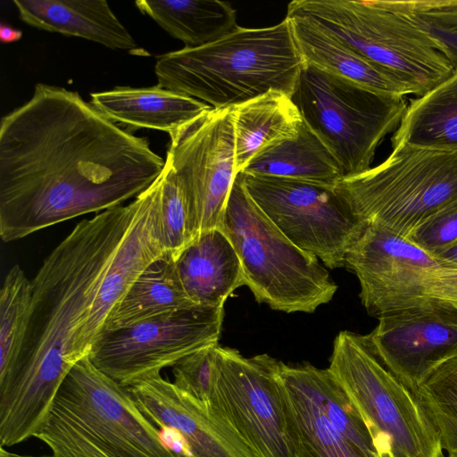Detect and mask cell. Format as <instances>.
Masks as SVG:
<instances>
[{
  "label": "cell",
  "instance_id": "39",
  "mask_svg": "<svg viewBox=\"0 0 457 457\" xmlns=\"http://www.w3.org/2000/svg\"><path fill=\"white\" fill-rule=\"evenodd\" d=\"M0 457H53V456H31V455H22L16 453H12L4 449V447H0Z\"/></svg>",
  "mask_w": 457,
  "mask_h": 457
},
{
  "label": "cell",
  "instance_id": "33",
  "mask_svg": "<svg viewBox=\"0 0 457 457\" xmlns=\"http://www.w3.org/2000/svg\"><path fill=\"white\" fill-rule=\"evenodd\" d=\"M218 345L200 349L172 367L176 386L207 406L215 378Z\"/></svg>",
  "mask_w": 457,
  "mask_h": 457
},
{
  "label": "cell",
  "instance_id": "1",
  "mask_svg": "<svg viewBox=\"0 0 457 457\" xmlns=\"http://www.w3.org/2000/svg\"><path fill=\"white\" fill-rule=\"evenodd\" d=\"M165 161L75 91L37 83L0 122V236L25 237L136 198Z\"/></svg>",
  "mask_w": 457,
  "mask_h": 457
},
{
  "label": "cell",
  "instance_id": "18",
  "mask_svg": "<svg viewBox=\"0 0 457 457\" xmlns=\"http://www.w3.org/2000/svg\"><path fill=\"white\" fill-rule=\"evenodd\" d=\"M20 19L38 29L82 37L110 49L139 47L104 0H13Z\"/></svg>",
  "mask_w": 457,
  "mask_h": 457
},
{
  "label": "cell",
  "instance_id": "20",
  "mask_svg": "<svg viewBox=\"0 0 457 457\" xmlns=\"http://www.w3.org/2000/svg\"><path fill=\"white\" fill-rule=\"evenodd\" d=\"M90 104L113 122L169 135L212 107L196 98L161 87H117L90 95Z\"/></svg>",
  "mask_w": 457,
  "mask_h": 457
},
{
  "label": "cell",
  "instance_id": "6",
  "mask_svg": "<svg viewBox=\"0 0 457 457\" xmlns=\"http://www.w3.org/2000/svg\"><path fill=\"white\" fill-rule=\"evenodd\" d=\"M220 228L241 261L245 286L272 310L313 312L332 300L337 284L319 259L295 245L262 212L237 174Z\"/></svg>",
  "mask_w": 457,
  "mask_h": 457
},
{
  "label": "cell",
  "instance_id": "5",
  "mask_svg": "<svg viewBox=\"0 0 457 457\" xmlns=\"http://www.w3.org/2000/svg\"><path fill=\"white\" fill-rule=\"evenodd\" d=\"M287 14L308 18L397 77L416 97L455 71L431 36L398 11L392 0H294Z\"/></svg>",
  "mask_w": 457,
  "mask_h": 457
},
{
  "label": "cell",
  "instance_id": "7",
  "mask_svg": "<svg viewBox=\"0 0 457 457\" xmlns=\"http://www.w3.org/2000/svg\"><path fill=\"white\" fill-rule=\"evenodd\" d=\"M328 370L359 411L377 457H444L437 430L418 398L380 362L365 336L336 337Z\"/></svg>",
  "mask_w": 457,
  "mask_h": 457
},
{
  "label": "cell",
  "instance_id": "30",
  "mask_svg": "<svg viewBox=\"0 0 457 457\" xmlns=\"http://www.w3.org/2000/svg\"><path fill=\"white\" fill-rule=\"evenodd\" d=\"M414 395L437 430L443 450L457 452V355L436 368Z\"/></svg>",
  "mask_w": 457,
  "mask_h": 457
},
{
  "label": "cell",
  "instance_id": "16",
  "mask_svg": "<svg viewBox=\"0 0 457 457\" xmlns=\"http://www.w3.org/2000/svg\"><path fill=\"white\" fill-rule=\"evenodd\" d=\"M136 217L102 281L90 313L73 345L77 361L88 355L106 320L137 278L154 262L167 256L160 216L159 178L139 195Z\"/></svg>",
  "mask_w": 457,
  "mask_h": 457
},
{
  "label": "cell",
  "instance_id": "34",
  "mask_svg": "<svg viewBox=\"0 0 457 457\" xmlns=\"http://www.w3.org/2000/svg\"><path fill=\"white\" fill-rule=\"evenodd\" d=\"M407 238L432 255L457 244V200L424 220Z\"/></svg>",
  "mask_w": 457,
  "mask_h": 457
},
{
  "label": "cell",
  "instance_id": "13",
  "mask_svg": "<svg viewBox=\"0 0 457 457\" xmlns=\"http://www.w3.org/2000/svg\"><path fill=\"white\" fill-rule=\"evenodd\" d=\"M170 138L165 161L186 191L197 237L220 228L237 176L230 108H212Z\"/></svg>",
  "mask_w": 457,
  "mask_h": 457
},
{
  "label": "cell",
  "instance_id": "14",
  "mask_svg": "<svg viewBox=\"0 0 457 457\" xmlns=\"http://www.w3.org/2000/svg\"><path fill=\"white\" fill-rule=\"evenodd\" d=\"M440 266L408 238L374 224L351 246L345 263L360 282L362 305L376 318L429 302L427 277Z\"/></svg>",
  "mask_w": 457,
  "mask_h": 457
},
{
  "label": "cell",
  "instance_id": "11",
  "mask_svg": "<svg viewBox=\"0 0 457 457\" xmlns=\"http://www.w3.org/2000/svg\"><path fill=\"white\" fill-rule=\"evenodd\" d=\"M280 361L267 353L244 357L219 345L209 407L242 438L253 457H294Z\"/></svg>",
  "mask_w": 457,
  "mask_h": 457
},
{
  "label": "cell",
  "instance_id": "12",
  "mask_svg": "<svg viewBox=\"0 0 457 457\" xmlns=\"http://www.w3.org/2000/svg\"><path fill=\"white\" fill-rule=\"evenodd\" d=\"M224 308H194L105 331L88 357L101 372L124 387L161 375L186 356L218 345Z\"/></svg>",
  "mask_w": 457,
  "mask_h": 457
},
{
  "label": "cell",
  "instance_id": "8",
  "mask_svg": "<svg viewBox=\"0 0 457 457\" xmlns=\"http://www.w3.org/2000/svg\"><path fill=\"white\" fill-rule=\"evenodd\" d=\"M354 213L401 237L457 200V153L401 145L335 187Z\"/></svg>",
  "mask_w": 457,
  "mask_h": 457
},
{
  "label": "cell",
  "instance_id": "32",
  "mask_svg": "<svg viewBox=\"0 0 457 457\" xmlns=\"http://www.w3.org/2000/svg\"><path fill=\"white\" fill-rule=\"evenodd\" d=\"M392 3L398 11L431 36L441 52L457 69V27L444 16L438 0H392Z\"/></svg>",
  "mask_w": 457,
  "mask_h": 457
},
{
  "label": "cell",
  "instance_id": "36",
  "mask_svg": "<svg viewBox=\"0 0 457 457\" xmlns=\"http://www.w3.org/2000/svg\"><path fill=\"white\" fill-rule=\"evenodd\" d=\"M438 5L447 21L457 27V0H438Z\"/></svg>",
  "mask_w": 457,
  "mask_h": 457
},
{
  "label": "cell",
  "instance_id": "37",
  "mask_svg": "<svg viewBox=\"0 0 457 457\" xmlns=\"http://www.w3.org/2000/svg\"><path fill=\"white\" fill-rule=\"evenodd\" d=\"M22 31L11 27L4 22L0 25V40L4 44L13 43L20 40Z\"/></svg>",
  "mask_w": 457,
  "mask_h": 457
},
{
  "label": "cell",
  "instance_id": "21",
  "mask_svg": "<svg viewBox=\"0 0 457 457\" xmlns=\"http://www.w3.org/2000/svg\"><path fill=\"white\" fill-rule=\"evenodd\" d=\"M285 18L304 63L377 92L403 97L412 95L397 77L351 50L308 18L291 14Z\"/></svg>",
  "mask_w": 457,
  "mask_h": 457
},
{
  "label": "cell",
  "instance_id": "15",
  "mask_svg": "<svg viewBox=\"0 0 457 457\" xmlns=\"http://www.w3.org/2000/svg\"><path fill=\"white\" fill-rule=\"evenodd\" d=\"M378 319L365 335L380 362L411 392L439 365L457 355V309L432 298L426 304Z\"/></svg>",
  "mask_w": 457,
  "mask_h": 457
},
{
  "label": "cell",
  "instance_id": "9",
  "mask_svg": "<svg viewBox=\"0 0 457 457\" xmlns=\"http://www.w3.org/2000/svg\"><path fill=\"white\" fill-rule=\"evenodd\" d=\"M292 99L344 177L371 168L378 146L398 129L408 104L403 96L374 91L306 63Z\"/></svg>",
  "mask_w": 457,
  "mask_h": 457
},
{
  "label": "cell",
  "instance_id": "38",
  "mask_svg": "<svg viewBox=\"0 0 457 457\" xmlns=\"http://www.w3.org/2000/svg\"><path fill=\"white\" fill-rule=\"evenodd\" d=\"M434 256L443 266L457 267V244Z\"/></svg>",
  "mask_w": 457,
  "mask_h": 457
},
{
  "label": "cell",
  "instance_id": "31",
  "mask_svg": "<svg viewBox=\"0 0 457 457\" xmlns=\"http://www.w3.org/2000/svg\"><path fill=\"white\" fill-rule=\"evenodd\" d=\"M159 182L163 241L167 257L176 262L197 237L196 228L186 191L166 161Z\"/></svg>",
  "mask_w": 457,
  "mask_h": 457
},
{
  "label": "cell",
  "instance_id": "4",
  "mask_svg": "<svg viewBox=\"0 0 457 457\" xmlns=\"http://www.w3.org/2000/svg\"><path fill=\"white\" fill-rule=\"evenodd\" d=\"M34 437L53 457H193L169 444L129 389L97 370L88 355L64 378Z\"/></svg>",
  "mask_w": 457,
  "mask_h": 457
},
{
  "label": "cell",
  "instance_id": "35",
  "mask_svg": "<svg viewBox=\"0 0 457 457\" xmlns=\"http://www.w3.org/2000/svg\"><path fill=\"white\" fill-rule=\"evenodd\" d=\"M427 295L457 309V267L440 266L427 277Z\"/></svg>",
  "mask_w": 457,
  "mask_h": 457
},
{
  "label": "cell",
  "instance_id": "2",
  "mask_svg": "<svg viewBox=\"0 0 457 457\" xmlns=\"http://www.w3.org/2000/svg\"><path fill=\"white\" fill-rule=\"evenodd\" d=\"M139 197L79 221L31 279V315L12 370L0 378V445L26 441L45 423L64 378L78 361L76 337L132 224Z\"/></svg>",
  "mask_w": 457,
  "mask_h": 457
},
{
  "label": "cell",
  "instance_id": "19",
  "mask_svg": "<svg viewBox=\"0 0 457 457\" xmlns=\"http://www.w3.org/2000/svg\"><path fill=\"white\" fill-rule=\"evenodd\" d=\"M175 265L184 289L199 307H223L228 297L245 286L241 261L220 228L198 236Z\"/></svg>",
  "mask_w": 457,
  "mask_h": 457
},
{
  "label": "cell",
  "instance_id": "24",
  "mask_svg": "<svg viewBox=\"0 0 457 457\" xmlns=\"http://www.w3.org/2000/svg\"><path fill=\"white\" fill-rule=\"evenodd\" d=\"M194 308L199 306L184 289L175 262L164 256L150 264L137 278L110 312L103 333Z\"/></svg>",
  "mask_w": 457,
  "mask_h": 457
},
{
  "label": "cell",
  "instance_id": "28",
  "mask_svg": "<svg viewBox=\"0 0 457 457\" xmlns=\"http://www.w3.org/2000/svg\"><path fill=\"white\" fill-rule=\"evenodd\" d=\"M289 369L334 428L366 457H377L363 420L328 368L305 363Z\"/></svg>",
  "mask_w": 457,
  "mask_h": 457
},
{
  "label": "cell",
  "instance_id": "17",
  "mask_svg": "<svg viewBox=\"0 0 457 457\" xmlns=\"http://www.w3.org/2000/svg\"><path fill=\"white\" fill-rule=\"evenodd\" d=\"M128 389L143 415L175 433L193 457H253L219 414L161 375Z\"/></svg>",
  "mask_w": 457,
  "mask_h": 457
},
{
  "label": "cell",
  "instance_id": "3",
  "mask_svg": "<svg viewBox=\"0 0 457 457\" xmlns=\"http://www.w3.org/2000/svg\"><path fill=\"white\" fill-rule=\"evenodd\" d=\"M304 62L289 21L265 28L237 27L210 44L157 57V86L223 109L270 90L293 96Z\"/></svg>",
  "mask_w": 457,
  "mask_h": 457
},
{
  "label": "cell",
  "instance_id": "23",
  "mask_svg": "<svg viewBox=\"0 0 457 457\" xmlns=\"http://www.w3.org/2000/svg\"><path fill=\"white\" fill-rule=\"evenodd\" d=\"M336 187L344 178L329 150L303 120L298 133L258 153L240 172Z\"/></svg>",
  "mask_w": 457,
  "mask_h": 457
},
{
  "label": "cell",
  "instance_id": "25",
  "mask_svg": "<svg viewBox=\"0 0 457 457\" xmlns=\"http://www.w3.org/2000/svg\"><path fill=\"white\" fill-rule=\"evenodd\" d=\"M391 141L392 148L410 145L457 153V69L409 102Z\"/></svg>",
  "mask_w": 457,
  "mask_h": 457
},
{
  "label": "cell",
  "instance_id": "22",
  "mask_svg": "<svg viewBox=\"0 0 457 457\" xmlns=\"http://www.w3.org/2000/svg\"><path fill=\"white\" fill-rule=\"evenodd\" d=\"M230 112L237 174L264 148L295 137L303 122L292 96L278 90L232 106Z\"/></svg>",
  "mask_w": 457,
  "mask_h": 457
},
{
  "label": "cell",
  "instance_id": "27",
  "mask_svg": "<svg viewBox=\"0 0 457 457\" xmlns=\"http://www.w3.org/2000/svg\"><path fill=\"white\" fill-rule=\"evenodd\" d=\"M135 5L185 47L210 44L238 27L236 10L223 1L138 0Z\"/></svg>",
  "mask_w": 457,
  "mask_h": 457
},
{
  "label": "cell",
  "instance_id": "10",
  "mask_svg": "<svg viewBox=\"0 0 457 457\" xmlns=\"http://www.w3.org/2000/svg\"><path fill=\"white\" fill-rule=\"evenodd\" d=\"M238 174L253 202L295 245L329 269L345 267L347 252L368 224L335 187Z\"/></svg>",
  "mask_w": 457,
  "mask_h": 457
},
{
  "label": "cell",
  "instance_id": "29",
  "mask_svg": "<svg viewBox=\"0 0 457 457\" xmlns=\"http://www.w3.org/2000/svg\"><path fill=\"white\" fill-rule=\"evenodd\" d=\"M31 280L13 265L0 292V378L16 364L27 337L31 315Z\"/></svg>",
  "mask_w": 457,
  "mask_h": 457
},
{
  "label": "cell",
  "instance_id": "40",
  "mask_svg": "<svg viewBox=\"0 0 457 457\" xmlns=\"http://www.w3.org/2000/svg\"><path fill=\"white\" fill-rule=\"evenodd\" d=\"M446 457H457V452L447 453Z\"/></svg>",
  "mask_w": 457,
  "mask_h": 457
},
{
  "label": "cell",
  "instance_id": "41",
  "mask_svg": "<svg viewBox=\"0 0 457 457\" xmlns=\"http://www.w3.org/2000/svg\"><path fill=\"white\" fill-rule=\"evenodd\" d=\"M444 457H446V455H445Z\"/></svg>",
  "mask_w": 457,
  "mask_h": 457
},
{
  "label": "cell",
  "instance_id": "26",
  "mask_svg": "<svg viewBox=\"0 0 457 457\" xmlns=\"http://www.w3.org/2000/svg\"><path fill=\"white\" fill-rule=\"evenodd\" d=\"M279 376L294 457H366L334 428L289 365L280 361Z\"/></svg>",
  "mask_w": 457,
  "mask_h": 457
}]
</instances>
